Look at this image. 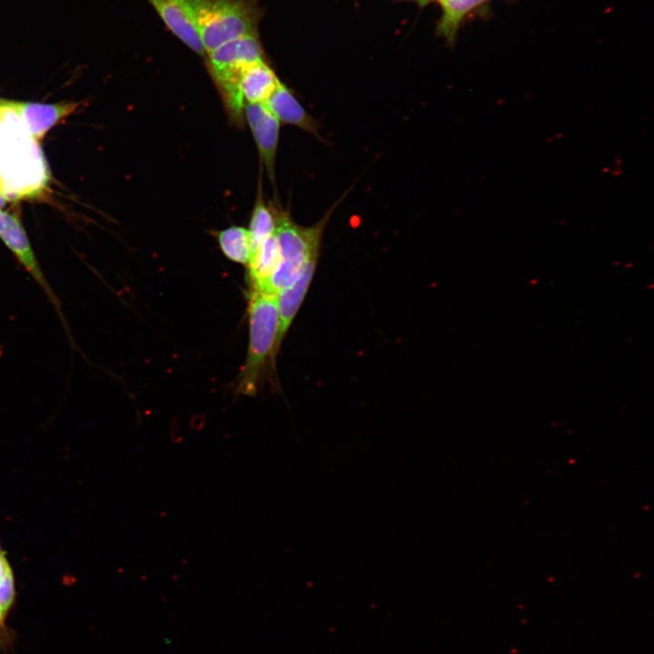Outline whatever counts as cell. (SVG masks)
<instances>
[{
    "instance_id": "obj_12",
    "label": "cell",
    "mask_w": 654,
    "mask_h": 654,
    "mask_svg": "<svg viewBox=\"0 0 654 654\" xmlns=\"http://www.w3.org/2000/svg\"><path fill=\"white\" fill-rule=\"evenodd\" d=\"M282 82L265 60L244 68L239 88L245 104H264Z\"/></svg>"
},
{
    "instance_id": "obj_10",
    "label": "cell",
    "mask_w": 654,
    "mask_h": 654,
    "mask_svg": "<svg viewBox=\"0 0 654 654\" xmlns=\"http://www.w3.org/2000/svg\"><path fill=\"white\" fill-rule=\"evenodd\" d=\"M264 104L280 123L295 126L327 144L321 134L319 122L284 84L281 83Z\"/></svg>"
},
{
    "instance_id": "obj_1",
    "label": "cell",
    "mask_w": 654,
    "mask_h": 654,
    "mask_svg": "<svg viewBox=\"0 0 654 654\" xmlns=\"http://www.w3.org/2000/svg\"><path fill=\"white\" fill-rule=\"evenodd\" d=\"M1 193L15 200L36 196L50 175L42 151L14 111L0 104Z\"/></svg>"
},
{
    "instance_id": "obj_16",
    "label": "cell",
    "mask_w": 654,
    "mask_h": 654,
    "mask_svg": "<svg viewBox=\"0 0 654 654\" xmlns=\"http://www.w3.org/2000/svg\"><path fill=\"white\" fill-rule=\"evenodd\" d=\"M216 240L227 259L248 265L252 254L248 229L238 225L229 226L216 233Z\"/></svg>"
},
{
    "instance_id": "obj_18",
    "label": "cell",
    "mask_w": 654,
    "mask_h": 654,
    "mask_svg": "<svg viewBox=\"0 0 654 654\" xmlns=\"http://www.w3.org/2000/svg\"><path fill=\"white\" fill-rule=\"evenodd\" d=\"M6 199L0 193V208L5 205Z\"/></svg>"
},
{
    "instance_id": "obj_6",
    "label": "cell",
    "mask_w": 654,
    "mask_h": 654,
    "mask_svg": "<svg viewBox=\"0 0 654 654\" xmlns=\"http://www.w3.org/2000/svg\"><path fill=\"white\" fill-rule=\"evenodd\" d=\"M205 60L217 86L236 78L247 66L265 59L258 33H253L208 53Z\"/></svg>"
},
{
    "instance_id": "obj_7",
    "label": "cell",
    "mask_w": 654,
    "mask_h": 654,
    "mask_svg": "<svg viewBox=\"0 0 654 654\" xmlns=\"http://www.w3.org/2000/svg\"><path fill=\"white\" fill-rule=\"evenodd\" d=\"M243 115L257 145L260 161L271 183L275 185V163L281 123L265 104H245Z\"/></svg>"
},
{
    "instance_id": "obj_4",
    "label": "cell",
    "mask_w": 654,
    "mask_h": 654,
    "mask_svg": "<svg viewBox=\"0 0 654 654\" xmlns=\"http://www.w3.org/2000/svg\"><path fill=\"white\" fill-rule=\"evenodd\" d=\"M349 192L346 191L318 223L309 227L296 224L288 212L275 207L277 226L274 234L280 248L281 261L267 282V292L278 294L298 277L302 266L312 256L320 253L321 240L327 223Z\"/></svg>"
},
{
    "instance_id": "obj_3",
    "label": "cell",
    "mask_w": 654,
    "mask_h": 654,
    "mask_svg": "<svg viewBox=\"0 0 654 654\" xmlns=\"http://www.w3.org/2000/svg\"><path fill=\"white\" fill-rule=\"evenodd\" d=\"M249 345L242 367L238 392L253 396L266 362L278 350L279 313L277 295L250 290L248 293Z\"/></svg>"
},
{
    "instance_id": "obj_13",
    "label": "cell",
    "mask_w": 654,
    "mask_h": 654,
    "mask_svg": "<svg viewBox=\"0 0 654 654\" xmlns=\"http://www.w3.org/2000/svg\"><path fill=\"white\" fill-rule=\"evenodd\" d=\"M16 600L15 579L12 566L0 542V651L9 654L13 649L15 634L7 619Z\"/></svg>"
},
{
    "instance_id": "obj_8",
    "label": "cell",
    "mask_w": 654,
    "mask_h": 654,
    "mask_svg": "<svg viewBox=\"0 0 654 654\" xmlns=\"http://www.w3.org/2000/svg\"><path fill=\"white\" fill-rule=\"evenodd\" d=\"M0 104L15 113L29 135L35 141L42 139L51 127L78 106L75 103L45 104L1 101Z\"/></svg>"
},
{
    "instance_id": "obj_11",
    "label": "cell",
    "mask_w": 654,
    "mask_h": 654,
    "mask_svg": "<svg viewBox=\"0 0 654 654\" xmlns=\"http://www.w3.org/2000/svg\"><path fill=\"white\" fill-rule=\"evenodd\" d=\"M319 254L312 256L302 266L298 277L277 294L279 313L278 349L307 293L316 269Z\"/></svg>"
},
{
    "instance_id": "obj_19",
    "label": "cell",
    "mask_w": 654,
    "mask_h": 654,
    "mask_svg": "<svg viewBox=\"0 0 654 654\" xmlns=\"http://www.w3.org/2000/svg\"><path fill=\"white\" fill-rule=\"evenodd\" d=\"M0 193H1V168H0Z\"/></svg>"
},
{
    "instance_id": "obj_9",
    "label": "cell",
    "mask_w": 654,
    "mask_h": 654,
    "mask_svg": "<svg viewBox=\"0 0 654 654\" xmlns=\"http://www.w3.org/2000/svg\"><path fill=\"white\" fill-rule=\"evenodd\" d=\"M166 27L187 47L205 58L191 11L185 0H146Z\"/></svg>"
},
{
    "instance_id": "obj_14",
    "label": "cell",
    "mask_w": 654,
    "mask_h": 654,
    "mask_svg": "<svg viewBox=\"0 0 654 654\" xmlns=\"http://www.w3.org/2000/svg\"><path fill=\"white\" fill-rule=\"evenodd\" d=\"M280 261V248L273 233L264 240L251 256L247 265L250 290L263 291Z\"/></svg>"
},
{
    "instance_id": "obj_15",
    "label": "cell",
    "mask_w": 654,
    "mask_h": 654,
    "mask_svg": "<svg viewBox=\"0 0 654 654\" xmlns=\"http://www.w3.org/2000/svg\"><path fill=\"white\" fill-rule=\"evenodd\" d=\"M262 189V183L259 181L248 229L251 242V256L264 240L274 233L277 226L276 208L265 203Z\"/></svg>"
},
{
    "instance_id": "obj_5",
    "label": "cell",
    "mask_w": 654,
    "mask_h": 654,
    "mask_svg": "<svg viewBox=\"0 0 654 654\" xmlns=\"http://www.w3.org/2000/svg\"><path fill=\"white\" fill-rule=\"evenodd\" d=\"M0 238L14 254L24 270L38 284L57 312L70 338L66 320L58 297L51 288L35 257L20 219L14 213L0 210Z\"/></svg>"
},
{
    "instance_id": "obj_17",
    "label": "cell",
    "mask_w": 654,
    "mask_h": 654,
    "mask_svg": "<svg viewBox=\"0 0 654 654\" xmlns=\"http://www.w3.org/2000/svg\"><path fill=\"white\" fill-rule=\"evenodd\" d=\"M442 7V16L439 23V32L450 42L455 39L457 30L464 16L476 7L490 0H439Z\"/></svg>"
},
{
    "instance_id": "obj_2",
    "label": "cell",
    "mask_w": 654,
    "mask_h": 654,
    "mask_svg": "<svg viewBox=\"0 0 654 654\" xmlns=\"http://www.w3.org/2000/svg\"><path fill=\"white\" fill-rule=\"evenodd\" d=\"M205 54L257 33L262 8L257 0H185Z\"/></svg>"
}]
</instances>
